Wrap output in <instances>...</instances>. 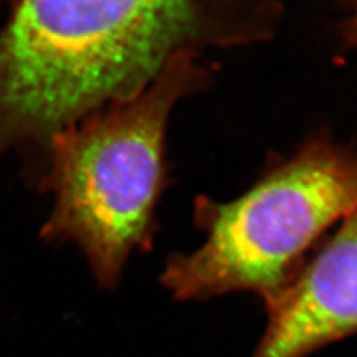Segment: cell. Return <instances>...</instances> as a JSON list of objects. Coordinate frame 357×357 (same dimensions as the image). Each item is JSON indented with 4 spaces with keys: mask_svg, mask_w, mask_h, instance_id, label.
Masks as SVG:
<instances>
[{
    "mask_svg": "<svg viewBox=\"0 0 357 357\" xmlns=\"http://www.w3.org/2000/svg\"><path fill=\"white\" fill-rule=\"evenodd\" d=\"M277 0H20L0 30V156L140 93L174 59L265 42Z\"/></svg>",
    "mask_w": 357,
    "mask_h": 357,
    "instance_id": "6da1fadb",
    "label": "cell"
},
{
    "mask_svg": "<svg viewBox=\"0 0 357 357\" xmlns=\"http://www.w3.org/2000/svg\"><path fill=\"white\" fill-rule=\"evenodd\" d=\"M174 59L140 93L55 132L45 183L54 207L42 236L82 249L100 286L115 289L132 252L152 248L167 188V127L181 100L204 89L213 67Z\"/></svg>",
    "mask_w": 357,
    "mask_h": 357,
    "instance_id": "7a4b0ae2",
    "label": "cell"
},
{
    "mask_svg": "<svg viewBox=\"0 0 357 357\" xmlns=\"http://www.w3.org/2000/svg\"><path fill=\"white\" fill-rule=\"evenodd\" d=\"M356 207V146L317 132L238 198L198 197L194 219L204 243L172 255L160 282L176 301L252 292L265 304Z\"/></svg>",
    "mask_w": 357,
    "mask_h": 357,
    "instance_id": "3957f363",
    "label": "cell"
},
{
    "mask_svg": "<svg viewBox=\"0 0 357 357\" xmlns=\"http://www.w3.org/2000/svg\"><path fill=\"white\" fill-rule=\"evenodd\" d=\"M264 307L268 323L250 357H307L357 333V207Z\"/></svg>",
    "mask_w": 357,
    "mask_h": 357,
    "instance_id": "277c9868",
    "label": "cell"
},
{
    "mask_svg": "<svg viewBox=\"0 0 357 357\" xmlns=\"http://www.w3.org/2000/svg\"><path fill=\"white\" fill-rule=\"evenodd\" d=\"M351 6V15L344 22L342 36L351 47H357V0H349Z\"/></svg>",
    "mask_w": 357,
    "mask_h": 357,
    "instance_id": "5b68a950",
    "label": "cell"
}]
</instances>
